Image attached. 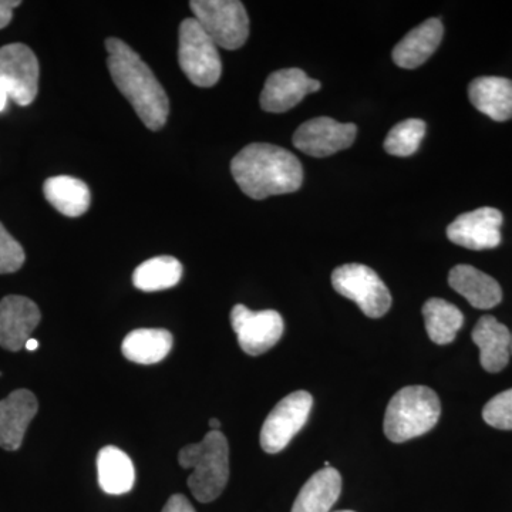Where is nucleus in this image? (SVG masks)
Returning <instances> with one entry per match:
<instances>
[{"instance_id": "nucleus-17", "label": "nucleus", "mask_w": 512, "mask_h": 512, "mask_svg": "<svg viewBox=\"0 0 512 512\" xmlns=\"http://www.w3.org/2000/svg\"><path fill=\"white\" fill-rule=\"evenodd\" d=\"M448 284L477 309H493L503 301V289L493 276L484 274L471 265L454 266L448 275Z\"/></svg>"}, {"instance_id": "nucleus-8", "label": "nucleus", "mask_w": 512, "mask_h": 512, "mask_svg": "<svg viewBox=\"0 0 512 512\" xmlns=\"http://www.w3.org/2000/svg\"><path fill=\"white\" fill-rule=\"evenodd\" d=\"M313 406L311 393L293 392L276 404L266 417L261 430V447L265 453L276 454L291 443L309 419Z\"/></svg>"}, {"instance_id": "nucleus-19", "label": "nucleus", "mask_w": 512, "mask_h": 512, "mask_svg": "<svg viewBox=\"0 0 512 512\" xmlns=\"http://www.w3.org/2000/svg\"><path fill=\"white\" fill-rule=\"evenodd\" d=\"M468 99L480 113L503 123L512 119V80L484 76L468 86Z\"/></svg>"}, {"instance_id": "nucleus-1", "label": "nucleus", "mask_w": 512, "mask_h": 512, "mask_svg": "<svg viewBox=\"0 0 512 512\" xmlns=\"http://www.w3.org/2000/svg\"><path fill=\"white\" fill-rule=\"evenodd\" d=\"M235 183L252 200L291 194L303 183V168L291 151L274 144L254 143L242 148L231 161Z\"/></svg>"}, {"instance_id": "nucleus-11", "label": "nucleus", "mask_w": 512, "mask_h": 512, "mask_svg": "<svg viewBox=\"0 0 512 512\" xmlns=\"http://www.w3.org/2000/svg\"><path fill=\"white\" fill-rule=\"evenodd\" d=\"M357 127L330 117H316L303 123L293 134V144L308 156L323 158L352 147Z\"/></svg>"}, {"instance_id": "nucleus-33", "label": "nucleus", "mask_w": 512, "mask_h": 512, "mask_svg": "<svg viewBox=\"0 0 512 512\" xmlns=\"http://www.w3.org/2000/svg\"><path fill=\"white\" fill-rule=\"evenodd\" d=\"M210 427H211L212 430H220V427H221L220 420L211 419L210 420Z\"/></svg>"}, {"instance_id": "nucleus-4", "label": "nucleus", "mask_w": 512, "mask_h": 512, "mask_svg": "<svg viewBox=\"0 0 512 512\" xmlns=\"http://www.w3.org/2000/svg\"><path fill=\"white\" fill-rule=\"evenodd\" d=\"M440 414L439 396L430 387H403L387 406L384 434L393 443L416 439L436 427Z\"/></svg>"}, {"instance_id": "nucleus-13", "label": "nucleus", "mask_w": 512, "mask_h": 512, "mask_svg": "<svg viewBox=\"0 0 512 512\" xmlns=\"http://www.w3.org/2000/svg\"><path fill=\"white\" fill-rule=\"evenodd\" d=\"M322 84L301 69H282L266 79L261 107L268 113H285L298 106L308 94L319 92Z\"/></svg>"}, {"instance_id": "nucleus-26", "label": "nucleus", "mask_w": 512, "mask_h": 512, "mask_svg": "<svg viewBox=\"0 0 512 512\" xmlns=\"http://www.w3.org/2000/svg\"><path fill=\"white\" fill-rule=\"evenodd\" d=\"M424 134H426V123L423 120H404L387 134L384 150L394 157L413 156L419 150Z\"/></svg>"}, {"instance_id": "nucleus-29", "label": "nucleus", "mask_w": 512, "mask_h": 512, "mask_svg": "<svg viewBox=\"0 0 512 512\" xmlns=\"http://www.w3.org/2000/svg\"><path fill=\"white\" fill-rule=\"evenodd\" d=\"M163 512H197L195 508L192 507L188 498L183 494H175L173 497H170V500L167 501L165 507L163 508Z\"/></svg>"}, {"instance_id": "nucleus-14", "label": "nucleus", "mask_w": 512, "mask_h": 512, "mask_svg": "<svg viewBox=\"0 0 512 512\" xmlns=\"http://www.w3.org/2000/svg\"><path fill=\"white\" fill-rule=\"evenodd\" d=\"M42 315L35 302L19 295L0 301V346L10 352L25 348Z\"/></svg>"}, {"instance_id": "nucleus-24", "label": "nucleus", "mask_w": 512, "mask_h": 512, "mask_svg": "<svg viewBox=\"0 0 512 512\" xmlns=\"http://www.w3.org/2000/svg\"><path fill=\"white\" fill-rule=\"evenodd\" d=\"M427 335L436 345H450L463 328L464 315L453 303L440 298H431L423 306Z\"/></svg>"}, {"instance_id": "nucleus-10", "label": "nucleus", "mask_w": 512, "mask_h": 512, "mask_svg": "<svg viewBox=\"0 0 512 512\" xmlns=\"http://www.w3.org/2000/svg\"><path fill=\"white\" fill-rule=\"evenodd\" d=\"M231 325L239 346L249 356H259L274 348L284 335V319L276 311H251L237 305L231 311Z\"/></svg>"}, {"instance_id": "nucleus-9", "label": "nucleus", "mask_w": 512, "mask_h": 512, "mask_svg": "<svg viewBox=\"0 0 512 512\" xmlns=\"http://www.w3.org/2000/svg\"><path fill=\"white\" fill-rule=\"evenodd\" d=\"M0 83L9 99L19 106H29L39 90V62L32 49L22 43L0 47Z\"/></svg>"}, {"instance_id": "nucleus-34", "label": "nucleus", "mask_w": 512, "mask_h": 512, "mask_svg": "<svg viewBox=\"0 0 512 512\" xmlns=\"http://www.w3.org/2000/svg\"><path fill=\"white\" fill-rule=\"evenodd\" d=\"M335 512H355V511L343 510V511H335Z\"/></svg>"}, {"instance_id": "nucleus-28", "label": "nucleus", "mask_w": 512, "mask_h": 512, "mask_svg": "<svg viewBox=\"0 0 512 512\" xmlns=\"http://www.w3.org/2000/svg\"><path fill=\"white\" fill-rule=\"evenodd\" d=\"M25 259L22 245L6 231L0 222V275L18 272L25 264Z\"/></svg>"}, {"instance_id": "nucleus-30", "label": "nucleus", "mask_w": 512, "mask_h": 512, "mask_svg": "<svg viewBox=\"0 0 512 512\" xmlns=\"http://www.w3.org/2000/svg\"><path fill=\"white\" fill-rule=\"evenodd\" d=\"M20 6L19 0H0V29L12 22L13 9Z\"/></svg>"}, {"instance_id": "nucleus-27", "label": "nucleus", "mask_w": 512, "mask_h": 512, "mask_svg": "<svg viewBox=\"0 0 512 512\" xmlns=\"http://www.w3.org/2000/svg\"><path fill=\"white\" fill-rule=\"evenodd\" d=\"M483 419L498 430H512V389L497 394L484 406Z\"/></svg>"}, {"instance_id": "nucleus-20", "label": "nucleus", "mask_w": 512, "mask_h": 512, "mask_svg": "<svg viewBox=\"0 0 512 512\" xmlns=\"http://www.w3.org/2000/svg\"><path fill=\"white\" fill-rule=\"evenodd\" d=\"M342 493V477L333 467H325L315 474L299 491L292 512H330Z\"/></svg>"}, {"instance_id": "nucleus-31", "label": "nucleus", "mask_w": 512, "mask_h": 512, "mask_svg": "<svg viewBox=\"0 0 512 512\" xmlns=\"http://www.w3.org/2000/svg\"><path fill=\"white\" fill-rule=\"evenodd\" d=\"M9 93L6 87L0 83V111L5 110L6 104H8Z\"/></svg>"}, {"instance_id": "nucleus-16", "label": "nucleus", "mask_w": 512, "mask_h": 512, "mask_svg": "<svg viewBox=\"0 0 512 512\" xmlns=\"http://www.w3.org/2000/svg\"><path fill=\"white\" fill-rule=\"evenodd\" d=\"M473 342L480 349L485 372L498 373L507 367L511 356V332L494 316L485 315L473 330Z\"/></svg>"}, {"instance_id": "nucleus-2", "label": "nucleus", "mask_w": 512, "mask_h": 512, "mask_svg": "<svg viewBox=\"0 0 512 512\" xmlns=\"http://www.w3.org/2000/svg\"><path fill=\"white\" fill-rule=\"evenodd\" d=\"M106 49L107 67L117 89L133 106L144 126L151 131L161 130L170 114V101L163 86L147 63L123 40L110 37Z\"/></svg>"}, {"instance_id": "nucleus-21", "label": "nucleus", "mask_w": 512, "mask_h": 512, "mask_svg": "<svg viewBox=\"0 0 512 512\" xmlns=\"http://www.w3.org/2000/svg\"><path fill=\"white\" fill-rule=\"evenodd\" d=\"M43 194L53 208L70 218L86 214L92 202L87 184L69 175L49 178L43 185Z\"/></svg>"}, {"instance_id": "nucleus-3", "label": "nucleus", "mask_w": 512, "mask_h": 512, "mask_svg": "<svg viewBox=\"0 0 512 512\" xmlns=\"http://www.w3.org/2000/svg\"><path fill=\"white\" fill-rule=\"evenodd\" d=\"M178 463L192 470L188 487L195 500L200 503L217 500L227 487L229 478L227 437L220 430H211L200 443L181 448Z\"/></svg>"}, {"instance_id": "nucleus-22", "label": "nucleus", "mask_w": 512, "mask_h": 512, "mask_svg": "<svg viewBox=\"0 0 512 512\" xmlns=\"http://www.w3.org/2000/svg\"><path fill=\"white\" fill-rule=\"evenodd\" d=\"M97 473L101 490L110 495L130 493L136 481L133 461L114 446L101 448L97 456Z\"/></svg>"}, {"instance_id": "nucleus-35", "label": "nucleus", "mask_w": 512, "mask_h": 512, "mask_svg": "<svg viewBox=\"0 0 512 512\" xmlns=\"http://www.w3.org/2000/svg\"><path fill=\"white\" fill-rule=\"evenodd\" d=\"M511 355H512V333H511Z\"/></svg>"}, {"instance_id": "nucleus-6", "label": "nucleus", "mask_w": 512, "mask_h": 512, "mask_svg": "<svg viewBox=\"0 0 512 512\" xmlns=\"http://www.w3.org/2000/svg\"><path fill=\"white\" fill-rule=\"evenodd\" d=\"M178 43V60L188 80L198 87L215 86L222 73L220 53L197 20L190 18L181 23Z\"/></svg>"}, {"instance_id": "nucleus-15", "label": "nucleus", "mask_w": 512, "mask_h": 512, "mask_svg": "<svg viewBox=\"0 0 512 512\" xmlns=\"http://www.w3.org/2000/svg\"><path fill=\"white\" fill-rule=\"evenodd\" d=\"M37 409L35 394L25 389L15 390L0 402V447L15 451L22 446Z\"/></svg>"}, {"instance_id": "nucleus-18", "label": "nucleus", "mask_w": 512, "mask_h": 512, "mask_svg": "<svg viewBox=\"0 0 512 512\" xmlns=\"http://www.w3.org/2000/svg\"><path fill=\"white\" fill-rule=\"evenodd\" d=\"M443 35L441 20H426L397 43L393 49V62L402 69H417L434 55Z\"/></svg>"}, {"instance_id": "nucleus-23", "label": "nucleus", "mask_w": 512, "mask_h": 512, "mask_svg": "<svg viewBox=\"0 0 512 512\" xmlns=\"http://www.w3.org/2000/svg\"><path fill=\"white\" fill-rule=\"evenodd\" d=\"M173 348V335L165 329H137L128 333L121 352L130 362L154 365L161 362Z\"/></svg>"}, {"instance_id": "nucleus-25", "label": "nucleus", "mask_w": 512, "mask_h": 512, "mask_svg": "<svg viewBox=\"0 0 512 512\" xmlns=\"http://www.w3.org/2000/svg\"><path fill=\"white\" fill-rule=\"evenodd\" d=\"M183 276V265L174 256H156L137 266L133 284L143 292L174 288Z\"/></svg>"}, {"instance_id": "nucleus-7", "label": "nucleus", "mask_w": 512, "mask_h": 512, "mask_svg": "<svg viewBox=\"0 0 512 512\" xmlns=\"http://www.w3.org/2000/svg\"><path fill=\"white\" fill-rule=\"evenodd\" d=\"M332 285L339 295L355 302L369 318H382L392 308V295L389 289L369 266H339L333 271Z\"/></svg>"}, {"instance_id": "nucleus-12", "label": "nucleus", "mask_w": 512, "mask_h": 512, "mask_svg": "<svg viewBox=\"0 0 512 512\" xmlns=\"http://www.w3.org/2000/svg\"><path fill=\"white\" fill-rule=\"evenodd\" d=\"M504 217L497 208L484 207L461 214L447 228V237L458 247L471 251L494 249L503 241Z\"/></svg>"}, {"instance_id": "nucleus-5", "label": "nucleus", "mask_w": 512, "mask_h": 512, "mask_svg": "<svg viewBox=\"0 0 512 512\" xmlns=\"http://www.w3.org/2000/svg\"><path fill=\"white\" fill-rule=\"evenodd\" d=\"M195 20L214 40L215 45L237 50L249 36V18L238 0H194L190 3Z\"/></svg>"}, {"instance_id": "nucleus-32", "label": "nucleus", "mask_w": 512, "mask_h": 512, "mask_svg": "<svg viewBox=\"0 0 512 512\" xmlns=\"http://www.w3.org/2000/svg\"><path fill=\"white\" fill-rule=\"evenodd\" d=\"M25 348L30 350V352H33V350L39 348V342H37L36 339L30 338L28 342H26Z\"/></svg>"}]
</instances>
